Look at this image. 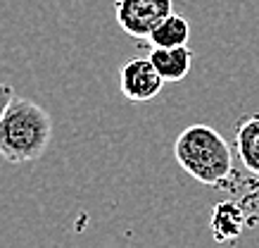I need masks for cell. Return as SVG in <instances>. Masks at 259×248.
<instances>
[{
    "instance_id": "obj_1",
    "label": "cell",
    "mask_w": 259,
    "mask_h": 248,
    "mask_svg": "<svg viewBox=\"0 0 259 248\" xmlns=\"http://www.w3.org/2000/svg\"><path fill=\"white\" fill-rule=\"evenodd\" d=\"M53 138V120L46 108L29 98H12L0 117V158L10 165L38 160Z\"/></svg>"
},
{
    "instance_id": "obj_2",
    "label": "cell",
    "mask_w": 259,
    "mask_h": 248,
    "mask_svg": "<svg viewBox=\"0 0 259 248\" xmlns=\"http://www.w3.org/2000/svg\"><path fill=\"white\" fill-rule=\"evenodd\" d=\"M174 158L183 172L204 186H221L233 172V153L226 138L207 124H190L174 144Z\"/></svg>"
},
{
    "instance_id": "obj_3",
    "label": "cell",
    "mask_w": 259,
    "mask_h": 248,
    "mask_svg": "<svg viewBox=\"0 0 259 248\" xmlns=\"http://www.w3.org/2000/svg\"><path fill=\"white\" fill-rule=\"evenodd\" d=\"M117 24L134 39H148L152 29L174 12V0H117Z\"/></svg>"
},
{
    "instance_id": "obj_4",
    "label": "cell",
    "mask_w": 259,
    "mask_h": 248,
    "mask_svg": "<svg viewBox=\"0 0 259 248\" xmlns=\"http://www.w3.org/2000/svg\"><path fill=\"white\" fill-rule=\"evenodd\" d=\"M164 84L150 57H131L119 69V91L131 103H148L157 98Z\"/></svg>"
},
{
    "instance_id": "obj_5",
    "label": "cell",
    "mask_w": 259,
    "mask_h": 248,
    "mask_svg": "<svg viewBox=\"0 0 259 248\" xmlns=\"http://www.w3.org/2000/svg\"><path fill=\"white\" fill-rule=\"evenodd\" d=\"M150 60L157 67L159 77L164 81H183L193 67V50L188 46H174V48H152Z\"/></svg>"
},
{
    "instance_id": "obj_6",
    "label": "cell",
    "mask_w": 259,
    "mask_h": 248,
    "mask_svg": "<svg viewBox=\"0 0 259 248\" xmlns=\"http://www.w3.org/2000/svg\"><path fill=\"white\" fill-rule=\"evenodd\" d=\"M238 158L247 172L259 176V112L247 115L236 127Z\"/></svg>"
},
{
    "instance_id": "obj_7",
    "label": "cell",
    "mask_w": 259,
    "mask_h": 248,
    "mask_svg": "<svg viewBox=\"0 0 259 248\" xmlns=\"http://www.w3.org/2000/svg\"><path fill=\"white\" fill-rule=\"evenodd\" d=\"M243 210L231 200H221L212 210V236L219 243L233 241L243 232Z\"/></svg>"
},
{
    "instance_id": "obj_8",
    "label": "cell",
    "mask_w": 259,
    "mask_h": 248,
    "mask_svg": "<svg viewBox=\"0 0 259 248\" xmlns=\"http://www.w3.org/2000/svg\"><path fill=\"white\" fill-rule=\"evenodd\" d=\"M190 39V24L186 17L171 12L169 17H164L159 22L152 33L148 36V41L152 43V48H174V46H188Z\"/></svg>"
},
{
    "instance_id": "obj_9",
    "label": "cell",
    "mask_w": 259,
    "mask_h": 248,
    "mask_svg": "<svg viewBox=\"0 0 259 248\" xmlns=\"http://www.w3.org/2000/svg\"><path fill=\"white\" fill-rule=\"evenodd\" d=\"M12 98H15V88L5 84V81H0V117H3V112L8 110V105L12 103Z\"/></svg>"
}]
</instances>
